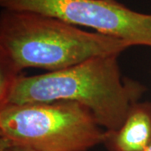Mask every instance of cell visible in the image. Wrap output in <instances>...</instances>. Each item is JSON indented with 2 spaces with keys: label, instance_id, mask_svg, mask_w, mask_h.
I'll return each instance as SVG.
<instances>
[{
  "label": "cell",
  "instance_id": "cell-6",
  "mask_svg": "<svg viewBox=\"0 0 151 151\" xmlns=\"http://www.w3.org/2000/svg\"><path fill=\"white\" fill-rule=\"evenodd\" d=\"M0 151H41L34 147L0 138Z\"/></svg>",
  "mask_w": 151,
  "mask_h": 151
},
{
  "label": "cell",
  "instance_id": "cell-1",
  "mask_svg": "<svg viewBox=\"0 0 151 151\" xmlns=\"http://www.w3.org/2000/svg\"><path fill=\"white\" fill-rule=\"evenodd\" d=\"M119 55L95 56L68 68L17 76L0 107L6 104L70 101L86 108L102 128L116 130L146 88L123 76Z\"/></svg>",
  "mask_w": 151,
  "mask_h": 151
},
{
  "label": "cell",
  "instance_id": "cell-7",
  "mask_svg": "<svg viewBox=\"0 0 151 151\" xmlns=\"http://www.w3.org/2000/svg\"><path fill=\"white\" fill-rule=\"evenodd\" d=\"M145 151H151V144L146 148V150Z\"/></svg>",
  "mask_w": 151,
  "mask_h": 151
},
{
  "label": "cell",
  "instance_id": "cell-4",
  "mask_svg": "<svg viewBox=\"0 0 151 151\" xmlns=\"http://www.w3.org/2000/svg\"><path fill=\"white\" fill-rule=\"evenodd\" d=\"M3 9L53 17L75 26L151 48V14L133 10L118 0H0Z\"/></svg>",
  "mask_w": 151,
  "mask_h": 151
},
{
  "label": "cell",
  "instance_id": "cell-5",
  "mask_svg": "<svg viewBox=\"0 0 151 151\" xmlns=\"http://www.w3.org/2000/svg\"><path fill=\"white\" fill-rule=\"evenodd\" d=\"M103 144L108 151H145L151 144V103L132 105L124 124L116 130H105Z\"/></svg>",
  "mask_w": 151,
  "mask_h": 151
},
{
  "label": "cell",
  "instance_id": "cell-3",
  "mask_svg": "<svg viewBox=\"0 0 151 151\" xmlns=\"http://www.w3.org/2000/svg\"><path fill=\"white\" fill-rule=\"evenodd\" d=\"M104 135L92 113L75 102L0 107V137L41 151H86L103 144Z\"/></svg>",
  "mask_w": 151,
  "mask_h": 151
},
{
  "label": "cell",
  "instance_id": "cell-2",
  "mask_svg": "<svg viewBox=\"0 0 151 151\" xmlns=\"http://www.w3.org/2000/svg\"><path fill=\"white\" fill-rule=\"evenodd\" d=\"M129 47L120 39L53 17L8 9L0 14V75L14 77L27 68L55 71Z\"/></svg>",
  "mask_w": 151,
  "mask_h": 151
}]
</instances>
